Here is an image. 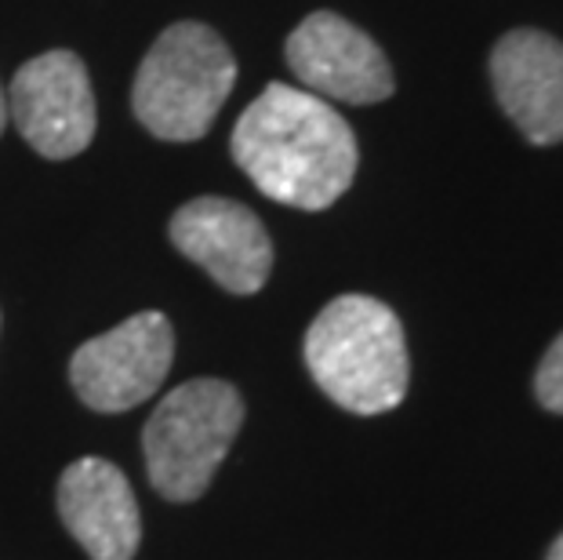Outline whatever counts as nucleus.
Segmentation results:
<instances>
[{
	"label": "nucleus",
	"mask_w": 563,
	"mask_h": 560,
	"mask_svg": "<svg viewBox=\"0 0 563 560\" xmlns=\"http://www.w3.org/2000/svg\"><path fill=\"white\" fill-rule=\"evenodd\" d=\"M233 161L277 205L323 211L353 186L356 135L313 91L269 85L233 128Z\"/></svg>",
	"instance_id": "nucleus-1"
},
{
	"label": "nucleus",
	"mask_w": 563,
	"mask_h": 560,
	"mask_svg": "<svg viewBox=\"0 0 563 560\" xmlns=\"http://www.w3.org/2000/svg\"><path fill=\"white\" fill-rule=\"evenodd\" d=\"M306 367L339 408L353 415L393 411L411 378L400 317L371 295H342L309 325Z\"/></svg>",
	"instance_id": "nucleus-2"
},
{
	"label": "nucleus",
	"mask_w": 563,
	"mask_h": 560,
	"mask_svg": "<svg viewBox=\"0 0 563 560\" xmlns=\"http://www.w3.org/2000/svg\"><path fill=\"white\" fill-rule=\"evenodd\" d=\"M236 80V58L203 22H175L142 58L131 106L150 135L197 142L208 135Z\"/></svg>",
	"instance_id": "nucleus-3"
},
{
	"label": "nucleus",
	"mask_w": 563,
	"mask_h": 560,
	"mask_svg": "<svg viewBox=\"0 0 563 560\" xmlns=\"http://www.w3.org/2000/svg\"><path fill=\"white\" fill-rule=\"evenodd\" d=\"M244 426V400L222 378H194L172 389L142 430L150 484L172 503L208 492Z\"/></svg>",
	"instance_id": "nucleus-4"
},
{
	"label": "nucleus",
	"mask_w": 563,
	"mask_h": 560,
	"mask_svg": "<svg viewBox=\"0 0 563 560\" xmlns=\"http://www.w3.org/2000/svg\"><path fill=\"white\" fill-rule=\"evenodd\" d=\"M172 320L157 309H146L106 336L84 342L69 361V383L95 411H128L161 389L172 372Z\"/></svg>",
	"instance_id": "nucleus-5"
},
{
	"label": "nucleus",
	"mask_w": 563,
	"mask_h": 560,
	"mask_svg": "<svg viewBox=\"0 0 563 560\" xmlns=\"http://www.w3.org/2000/svg\"><path fill=\"white\" fill-rule=\"evenodd\" d=\"M8 117L47 161H69L95 139V95L74 52H44L19 69L8 88Z\"/></svg>",
	"instance_id": "nucleus-6"
},
{
	"label": "nucleus",
	"mask_w": 563,
	"mask_h": 560,
	"mask_svg": "<svg viewBox=\"0 0 563 560\" xmlns=\"http://www.w3.org/2000/svg\"><path fill=\"white\" fill-rule=\"evenodd\" d=\"M172 244L189 262L211 273L233 295H255L269 281L273 241L251 208L230 197H197L167 226Z\"/></svg>",
	"instance_id": "nucleus-7"
},
{
	"label": "nucleus",
	"mask_w": 563,
	"mask_h": 560,
	"mask_svg": "<svg viewBox=\"0 0 563 560\" xmlns=\"http://www.w3.org/2000/svg\"><path fill=\"white\" fill-rule=\"evenodd\" d=\"M284 52L291 74L306 88H313V95L371 106L386 102L397 88L382 47L334 11H313L302 19V26L287 37Z\"/></svg>",
	"instance_id": "nucleus-8"
},
{
	"label": "nucleus",
	"mask_w": 563,
	"mask_h": 560,
	"mask_svg": "<svg viewBox=\"0 0 563 560\" xmlns=\"http://www.w3.org/2000/svg\"><path fill=\"white\" fill-rule=\"evenodd\" d=\"M490 85L534 146L563 139V44L542 30H512L490 52Z\"/></svg>",
	"instance_id": "nucleus-9"
},
{
	"label": "nucleus",
	"mask_w": 563,
	"mask_h": 560,
	"mask_svg": "<svg viewBox=\"0 0 563 560\" xmlns=\"http://www.w3.org/2000/svg\"><path fill=\"white\" fill-rule=\"evenodd\" d=\"M58 517L91 560H131L142 539L128 476L106 459L69 462L55 492Z\"/></svg>",
	"instance_id": "nucleus-10"
},
{
	"label": "nucleus",
	"mask_w": 563,
	"mask_h": 560,
	"mask_svg": "<svg viewBox=\"0 0 563 560\" xmlns=\"http://www.w3.org/2000/svg\"><path fill=\"white\" fill-rule=\"evenodd\" d=\"M534 397L542 408L563 415V336L549 345L534 372Z\"/></svg>",
	"instance_id": "nucleus-11"
},
{
	"label": "nucleus",
	"mask_w": 563,
	"mask_h": 560,
	"mask_svg": "<svg viewBox=\"0 0 563 560\" xmlns=\"http://www.w3.org/2000/svg\"><path fill=\"white\" fill-rule=\"evenodd\" d=\"M4 124H8V95L0 88V131H4Z\"/></svg>",
	"instance_id": "nucleus-12"
},
{
	"label": "nucleus",
	"mask_w": 563,
	"mask_h": 560,
	"mask_svg": "<svg viewBox=\"0 0 563 560\" xmlns=\"http://www.w3.org/2000/svg\"><path fill=\"white\" fill-rule=\"evenodd\" d=\"M545 560H563V535L553 542V550H549V557Z\"/></svg>",
	"instance_id": "nucleus-13"
}]
</instances>
